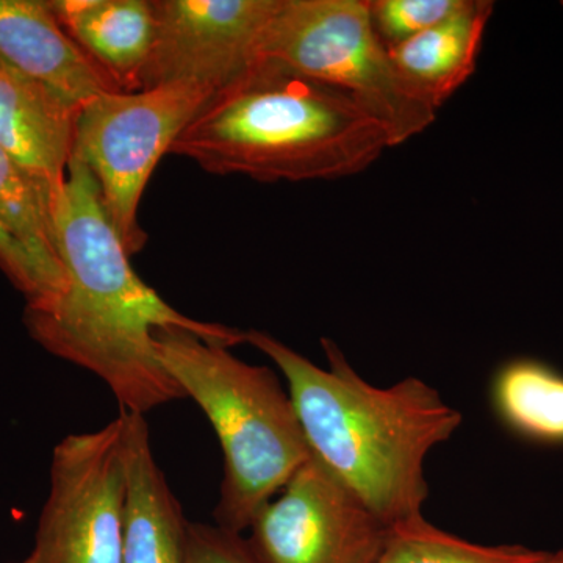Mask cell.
<instances>
[{
  "label": "cell",
  "mask_w": 563,
  "mask_h": 563,
  "mask_svg": "<svg viewBox=\"0 0 563 563\" xmlns=\"http://www.w3.org/2000/svg\"><path fill=\"white\" fill-rule=\"evenodd\" d=\"M81 107L0 58V147L58 196Z\"/></svg>",
  "instance_id": "10"
},
{
  "label": "cell",
  "mask_w": 563,
  "mask_h": 563,
  "mask_svg": "<svg viewBox=\"0 0 563 563\" xmlns=\"http://www.w3.org/2000/svg\"><path fill=\"white\" fill-rule=\"evenodd\" d=\"M390 136L346 92L263 60L209 102L169 154L218 176L329 180L365 172Z\"/></svg>",
  "instance_id": "3"
},
{
  "label": "cell",
  "mask_w": 563,
  "mask_h": 563,
  "mask_svg": "<svg viewBox=\"0 0 563 563\" xmlns=\"http://www.w3.org/2000/svg\"><path fill=\"white\" fill-rule=\"evenodd\" d=\"M466 0H368L374 32L387 49L421 35L463 9Z\"/></svg>",
  "instance_id": "18"
},
{
  "label": "cell",
  "mask_w": 563,
  "mask_h": 563,
  "mask_svg": "<svg viewBox=\"0 0 563 563\" xmlns=\"http://www.w3.org/2000/svg\"><path fill=\"white\" fill-rule=\"evenodd\" d=\"M0 58L77 107L120 91L69 38L49 0H0Z\"/></svg>",
  "instance_id": "12"
},
{
  "label": "cell",
  "mask_w": 563,
  "mask_h": 563,
  "mask_svg": "<svg viewBox=\"0 0 563 563\" xmlns=\"http://www.w3.org/2000/svg\"><path fill=\"white\" fill-rule=\"evenodd\" d=\"M69 38L120 91L141 90L155 36L152 0H49Z\"/></svg>",
  "instance_id": "13"
},
{
  "label": "cell",
  "mask_w": 563,
  "mask_h": 563,
  "mask_svg": "<svg viewBox=\"0 0 563 563\" xmlns=\"http://www.w3.org/2000/svg\"><path fill=\"white\" fill-rule=\"evenodd\" d=\"M246 343L284 374L310 453L335 479L390 528L422 517L426 457L461 428L459 410L418 377L374 387L329 339L328 369L266 332Z\"/></svg>",
  "instance_id": "2"
},
{
  "label": "cell",
  "mask_w": 563,
  "mask_h": 563,
  "mask_svg": "<svg viewBox=\"0 0 563 563\" xmlns=\"http://www.w3.org/2000/svg\"><path fill=\"white\" fill-rule=\"evenodd\" d=\"M543 563H563V550L548 554V558L544 559Z\"/></svg>",
  "instance_id": "21"
},
{
  "label": "cell",
  "mask_w": 563,
  "mask_h": 563,
  "mask_svg": "<svg viewBox=\"0 0 563 563\" xmlns=\"http://www.w3.org/2000/svg\"><path fill=\"white\" fill-rule=\"evenodd\" d=\"M562 5H563V2H562Z\"/></svg>",
  "instance_id": "22"
},
{
  "label": "cell",
  "mask_w": 563,
  "mask_h": 563,
  "mask_svg": "<svg viewBox=\"0 0 563 563\" xmlns=\"http://www.w3.org/2000/svg\"><path fill=\"white\" fill-rule=\"evenodd\" d=\"M54 229L66 291L46 309H25V328L43 350L101 377L122 410L146 415L187 398L158 361L161 329H185L229 350L246 343V332L185 317L140 279L98 181L74 154Z\"/></svg>",
  "instance_id": "1"
},
{
  "label": "cell",
  "mask_w": 563,
  "mask_h": 563,
  "mask_svg": "<svg viewBox=\"0 0 563 563\" xmlns=\"http://www.w3.org/2000/svg\"><path fill=\"white\" fill-rule=\"evenodd\" d=\"M158 361L201 407L224 455L218 528L239 533L312 457L290 393L268 366L240 361L185 329L154 333Z\"/></svg>",
  "instance_id": "4"
},
{
  "label": "cell",
  "mask_w": 563,
  "mask_h": 563,
  "mask_svg": "<svg viewBox=\"0 0 563 563\" xmlns=\"http://www.w3.org/2000/svg\"><path fill=\"white\" fill-rule=\"evenodd\" d=\"M492 404L509 431L529 442L563 444V374L536 358L504 363L492 383Z\"/></svg>",
  "instance_id": "15"
},
{
  "label": "cell",
  "mask_w": 563,
  "mask_h": 563,
  "mask_svg": "<svg viewBox=\"0 0 563 563\" xmlns=\"http://www.w3.org/2000/svg\"><path fill=\"white\" fill-rule=\"evenodd\" d=\"M492 13L493 2L466 0L453 16L388 49L404 81L433 110L473 76Z\"/></svg>",
  "instance_id": "14"
},
{
  "label": "cell",
  "mask_w": 563,
  "mask_h": 563,
  "mask_svg": "<svg viewBox=\"0 0 563 563\" xmlns=\"http://www.w3.org/2000/svg\"><path fill=\"white\" fill-rule=\"evenodd\" d=\"M255 515L247 550L255 563H377L391 528L317 459L303 463Z\"/></svg>",
  "instance_id": "8"
},
{
  "label": "cell",
  "mask_w": 563,
  "mask_h": 563,
  "mask_svg": "<svg viewBox=\"0 0 563 563\" xmlns=\"http://www.w3.org/2000/svg\"><path fill=\"white\" fill-rule=\"evenodd\" d=\"M0 269L25 298V309H46L54 303L49 285L41 276L31 255L0 224Z\"/></svg>",
  "instance_id": "19"
},
{
  "label": "cell",
  "mask_w": 563,
  "mask_h": 563,
  "mask_svg": "<svg viewBox=\"0 0 563 563\" xmlns=\"http://www.w3.org/2000/svg\"><path fill=\"white\" fill-rule=\"evenodd\" d=\"M155 36L141 90L192 84L218 92L263 62L280 0H152Z\"/></svg>",
  "instance_id": "9"
},
{
  "label": "cell",
  "mask_w": 563,
  "mask_h": 563,
  "mask_svg": "<svg viewBox=\"0 0 563 563\" xmlns=\"http://www.w3.org/2000/svg\"><path fill=\"white\" fill-rule=\"evenodd\" d=\"M263 60L346 92L399 146L435 120L374 32L368 0H280Z\"/></svg>",
  "instance_id": "5"
},
{
  "label": "cell",
  "mask_w": 563,
  "mask_h": 563,
  "mask_svg": "<svg viewBox=\"0 0 563 563\" xmlns=\"http://www.w3.org/2000/svg\"><path fill=\"white\" fill-rule=\"evenodd\" d=\"M187 563H255L246 540L217 525L187 523Z\"/></svg>",
  "instance_id": "20"
},
{
  "label": "cell",
  "mask_w": 563,
  "mask_h": 563,
  "mask_svg": "<svg viewBox=\"0 0 563 563\" xmlns=\"http://www.w3.org/2000/svg\"><path fill=\"white\" fill-rule=\"evenodd\" d=\"M125 493L120 417L65 437L52 453L31 553L16 563H122Z\"/></svg>",
  "instance_id": "7"
},
{
  "label": "cell",
  "mask_w": 563,
  "mask_h": 563,
  "mask_svg": "<svg viewBox=\"0 0 563 563\" xmlns=\"http://www.w3.org/2000/svg\"><path fill=\"white\" fill-rule=\"evenodd\" d=\"M55 201L57 196L46 184L0 147V224L31 255L49 285L54 303L66 291L65 269L55 242Z\"/></svg>",
  "instance_id": "16"
},
{
  "label": "cell",
  "mask_w": 563,
  "mask_h": 563,
  "mask_svg": "<svg viewBox=\"0 0 563 563\" xmlns=\"http://www.w3.org/2000/svg\"><path fill=\"white\" fill-rule=\"evenodd\" d=\"M125 512L122 563H187V523L152 451L144 415L122 410Z\"/></svg>",
  "instance_id": "11"
},
{
  "label": "cell",
  "mask_w": 563,
  "mask_h": 563,
  "mask_svg": "<svg viewBox=\"0 0 563 563\" xmlns=\"http://www.w3.org/2000/svg\"><path fill=\"white\" fill-rule=\"evenodd\" d=\"M213 95L201 85L165 84L102 92L81 106L73 154L98 181L103 207L131 257L147 242L139 217L147 181Z\"/></svg>",
  "instance_id": "6"
},
{
  "label": "cell",
  "mask_w": 563,
  "mask_h": 563,
  "mask_svg": "<svg viewBox=\"0 0 563 563\" xmlns=\"http://www.w3.org/2000/svg\"><path fill=\"white\" fill-rule=\"evenodd\" d=\"M548 554L521 544L472 543L421 517L391 528L377 563H543Z\"/></svg>",
  "instance_id": "17"
}]
</instances>
